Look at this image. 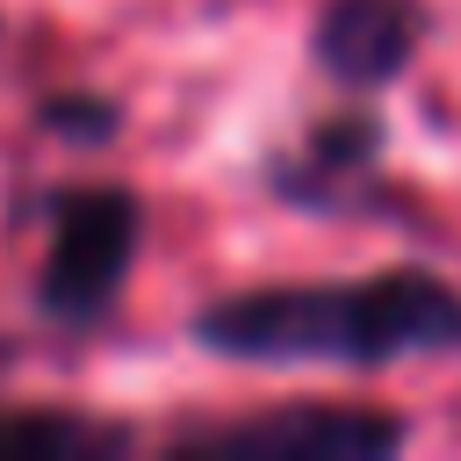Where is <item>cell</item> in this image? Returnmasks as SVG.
<instances>
[{
    "instance_id": "4",
    "label": "cell",
    "mask_w": 461,
    "mask_h": 461,
    "mask_svg": "<svg viewBox=\"0 0 461 461\" xmlns=\"http://www.w3.org/2000/svg\"><path fill=\"white\" fill-rule=\"evenodd\" d=\"M425 43V0H324L310 22V65L339 94H382Z\"/></svg>"
},
{
    "instance_id": "1",
    "label": "cell",
    "mask_w": 461,
    "mask_h": 461,
    "mask_svg": "<svg viewBox=\"0 0 461 461\" xmlns=\"http://www.w3.org/2000/svg\"><path fill=\"white\" fill-rule=\"evenodd\" d=\"M187 339L238 367H403L461 353V288L432 267L267 281L202 303Z\"/></svg>"
},
{
    "instance_id": "3",
    "label": "cell",
    "mask_w": 461,
    "mask_h": 461,
    "mask_svg": "<svg viewBox=\"0 0 461 461\" xmlns=\"http://www.w3.org/2000/svg\"><path fill=\"white\" fill-rule=\"evenodd\" d=\"M411 439V418L382 403H281L259 418L202 425L180 439V454L209 461H382Z\"/></svg>"
},
{
    "instance_id": "7",
    "label": "cell",
    "mask_w": 461,
    "mask_h": 461,
    "mask_svg": "<svg viewBox=\"0 0 461 461\" xmlns=\"http://www.w3.org/2000/svg\"><path fill=\"white\" fill-rule=\"evenodd\" d=\"M36 122H43L50 137H65V144H108V137L122 130V108H115L108 94L72 86V94H43V101H36Z\"/></svg>"
},
{
    "instance_id": "6",
    "label": "cell",
    "mask_w": 461,
    "mask_h": 461,
    "mask_svg": "<svg viewBox=\"0 0 461 461\" xmlns=\"http://www.w3.org/2000/svg\"><path fill=\"white\" fill-rule=\"evenodd\" d=\"M130 432L58 411V403H29V411H0V461H94V454H122Z\"/></svg>"
},
{
    "instance_id": "2",
    "label": "cell",
    "mask_w": 461,
    "mask_h": 461,
    "mask_svg": "<svg viewBox=\"0 0 461 461\" xmlns=\"http://www.w3.org/2000/svg\"><path fill=\"white\" fill-rule=\"evenodd\" d=\"M43 267H36V317L58 331H94L137 267L144 202L115 180H72L43 194Z\"/></svg>"
},
{
    "instance_id": "5",
    "label": "cell",
    "mask_w": 461,
    "mask_h": 461,
    "mask_svg": "<svg viewBox=\"0 0 461 461\" xmlns=\"http://www.w3.org/2000/svg\"><path fill=\"white\" fill-rule=\"evenodd\" d=\"M382 144H389V130H382V115H375V108L317 115V122L303 130V144H295V151H281V158L267 166V187H274L281 202L331 209V202H339V187H353V180H367V173L382 166Z\"/></svg>"
}]
</instances>
